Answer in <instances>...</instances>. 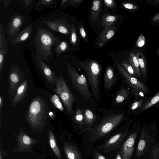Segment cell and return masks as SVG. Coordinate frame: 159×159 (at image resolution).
<instances>
[{
	"instance_id": "6da1fadb",
	"label": "cell",
	"mask_w": 159,
	"mask_h": 159,
	"mask_svg": "<svg viewBox=\"0 0 159 159\" xmlns=\"http://www.w3.org/2000/svg\"><path fill=\"white\" fill-rule=\"evenodd\" d=\"M60 42L59 39L49 30L39 27L34 40L35 58L48 63V59L52 58V47Z\"/></svg>"
},
{
	"instance_id": "7a4b0ae2",
	"label": "cell",
	"mask_w": 159,
	"mask_h": 159,
	"mask_svg": "<svg viewBox=\"0 0 159 159\" xmlns=\"http://www.w3.org/2000/svg\"><path fill=\"white\" fill-rule=\"evenodd\" d=\"M47 106L42 98L36 97L32 101L27 115V120L33 131L40 132L44 128L48 119Z\"/></svg>"
},
{
	"instance_id": "3957f363",
	"label": "cell",
	"mask_w": 159,
	"mask_h": 159,
	"mask_svg": "<svg viewBox=\"0 0 159 159\" xmlns=\"http://www.w3.org/2000/svg\"><path fill=\"white\" fill-rule=\"evenodd\" d=\"M124 112L110 114L105 117L98 125L93 128L84 129L83 132H86L89 141L98 140L108 134L121 122L125 117Z\"/></svg>"
},
{
	"instance_id": "277c9868",
	"label": "cell",
	"mask_w": 159,
	"mask_h": 159,
	"mask_svg": "<svg viewBox=\"0 0 159 159\" xmlns=\"http://www.w3.org/2000/svg\"><path fill=\"white\" fill-rule=\"evenodd\" d=\"M141 134L136 149V156L140 157L147 152L155 140L157 131V126L154 122L148 125L143 124Z\"/></svg>"
},
{
	"instance_id": "5b68a950",
	"label": "cell",
	"mask_w": 159,
	"mask_h": 159,
	"mask_svg": "<svg viewBox=\"0 0 159 159\" xmlns=\"http://www.w3.org/2000/svg\"><path fill=\"white\" fill-rule=\"evenodd\" d=\"M87 75L91 86L93 93L95 98L99 94V78L101 72V67L94 60H87L79 63Z\"/></svg>"
},
{
	"instance_id": "8992f818",
	"label": "cell",
	"mask_w": 159,
	"mask_h": 159,
	"mask_svg": "<svg viewBox=\"0 0 159 159\" xmlns=\"http://www.w3.org/2000/svg\"><path fill=\"white\" fill-rule=\"evenodd\" d=\"M55 91L60 98L68 113H73L72 106L75 98L62 75L57 77Z\"/></svg>"
},
{
	"instance_id": "52a82bcc",
	"label": "cell",
	"mask_w": 159,
	"mask_h": 159,
	"mask_svg": "<svg viewBox=\"0 0 159 159\" xmlns=\"http://www.w3.org/2000/svg\"><path fill=\"white\" fill-rule=\"evenodd\" d=\"M116 63L122 77L126 83L134 89V96L151 93V91L146 83L129 74L117 61H116Z\"/></svg>"
},
{
	"instance_id": "ba28073f",
	"label": "cell",
	"mask_w": 159,
	"mask_h": 159,
	"mask_svg": "<svg viewBox=\"0 0 159 159\" xmlns=\"http://www.w3.org/2000/svg\"><path fill=\"white\" fill-rule=\"evenodd\" d=\"M69 77L74 89L85 99H88L91 94L86 77L79 74L70 66L67 65Z\"/></svg>"
},
{
	"instance_id": "9c48e42d",
	"label": "cell",
	"mask_w": 159,
	"mask_h": 159,
	"mask_svg": "<svg viewBox=\"0 0 159 159\" xmlns=\"http://www.w3.org/2000/svg\"><path fill=\"white\" fill-rule=\"evenodd\" d=\"M16 148L13 152L17 153L32 152V146L35 144L37 141L27 135L23 129H20L16 138Z\"/></svg>"
},
{
	"instance_id": "30bf717a",
	"label": "cell",
	"mask_w": 159,
	"mask_h": 159,
	"mask_svg": "<svg viewBox=\"0 0 159 159\" xmlns=\"http://www.w3.org/2000/svg\"><path fill=\"white\" fill-rule=\"evenodd\" d=\"M128 131V129H127L123 132L114 135L104 143L98 147L97 149L102 150L103 152H109L120 149Z\"/></svg>"
},
{
	"instance_id": "8fae6325",
	"label": "cell",
	"mask_w": 159,
	"mask_h": 159,
	"mask_svg": "<svg viewBox=\"0 0 159 159\" xmlns=\"http://www.w3.org/2000/svg\"><path fill=\"white\" fill-rule=\"evenodd\" d=\"M139 130L132 133L125 141L120 148V153L122 159H131L134 150L135 139Z\"/></svg>"
},
{
	"instance_id": "7c38bea8",
	"label": "cell",
	"mask_w": 159,
	"mask_h": 159,
	"mask_svg": "<svg viewBox=\"0 0 159 159\" xmlns=\"http://www.w3.org/2000/svg\"><path fill=\"white\" fill-rule=\"evenodd\" d=\"M24 19L23 16L15 14L11 16L7 23L6 31L8 35L7 41L12 39L17 35L22 26Z\"/></svg>"
},
{
	"instance_id": "4fadbf2b",
	"label": "cell",
	"mask_w": 159,
	"mask_h": 159,
	"mask_svg": "<svg viewBox=\"0 0 159 159\" xmlns=\"http://www.w3.org/2000/svg\"><path fill=\"white\" fill-rule=\"evenodd\" d=\"M43 22L51 30L65 34L70 33L71 26L67 24L64 19L45 20Z\"/></svg>"
},
{
	"instance_id": "5bb4252c",
	"label": "cell",
	"mask_w": 159,
	"mask_h": 159,
	"mask_svg": "<svg viewBox=\"0 0 159 159\" xmlns=\"http://www.w3.org/2000/svg\"><path fill=\"white\" fill-rule=\"evenodd\" d=\"M3 24L0 23V75H1L4 64V60L8 51Z\"/></svg>"
},
{
	"instance_id": "9a60e30c",
	"label": "cell",
	"mask_w": 159,
	"mask_h": 159,
	"mask_svg": "<svg viewBox=\"0 0 159 159\" xmlns=\"http://www.w3.org/2000/svg\"><path fill=\"white\" fill-rule=\"evenodd\" d=\"M20 71L18 69L12 68L9 76V97L13 95L20 83Z\"/></svg>"
},
{
	"instance_id": "2e32d148",
	"label": "cell",
	"mask_w": 159,
	"mask_h": 159,
	"mask_svg": "<svg viewBox=\"0 0 159 159\" xmlns=\"http://www.w3.org/2000/svg\"><path fill=\"white\" fill-rule=\"evenodd\" d=\"M36 59L41 71L47 81L51 85L56 83L57 77L50 67L42 60Z\"/></svg>"
},
{
	"instance_id": "e0dca14e",
	"label": "cell",
	"mask_w": 159,
	"mask_h": 159,
	"mask_svg": "<svg viewBox=\"0 0 159 159\" xmlns=\"http://www.w3.org/2000/svg\"><path fill=\"white\" fill-rule=\"evenodd\" d=\"M159 106V90L154 95L148 97L146 101L138 110L135 115H138L148 109Z\"/></svg>"
},
{
	"instance_id": "ac0fdd59",
	"label": "cell",
	"mask_w": 159,
	"mask_h": 159,
	"mask_svg": "<svg viewBox=\"0 0 159 159\" xmlns=\"http://www.w3.org/2000/svg\"><path fill=\"white\" fill-rule=\"evenodd\" d=\"M134 94L133 89L129 85L128 87L122 88L119 91L116 96L115 103V104L120 103L126 101H129L132 96Z\"/></svg>"
},
{
	"instance_id": "d6986e66",
	"label": "cell",
	"mask_w": 159,
	"mask_h": 159,
	"mask_svg": "<svg viewBox=\"0 0 159 159\" xmlns=\"http://www.w3.org/2000/svg\"><path fill=\"white\" fill-rule=\"evenodd\" d=\"M138 61L142 79L146 83L148 81L147 65L146 60L143 53L139 50L134 51Z\"/></svg>"
},
{
	"instance_id": "ffe728a7",
	"label": "cell",
	"mask_w": 159,
	"mask_h": 159,
	"mask_svg": "<svg viewBox=\"0 0 159 159\" xmlns=\"http://www.w3.org/2000/svg\"><path fill=\"white\" fill-rule=\"evenodd\" d=\"M116 31L114 25L106 28L99 34L98 38V45L100 47L104 44L114 35Z\"/></svg>"
},
{
	"instance_id": "44dd1931",
	"label": "cell",
	"mask_w": 159,
	"mask_h": 159,
	"mask_svg": "<svg viewBox=\"0 0 159 159\" xmlns=\"http://www.w3.org/2000/svg\"><path fill=\"white\" fill-rule=\"evenodd\" d=\"M146 95H140L134 96V100L130 106L127 115H135L138 110L148 99Z\"/></svg>"
},
{
	"instance_id": "7402d4cb",
	"label": "cell",
	"mask_w": 159,
	"mask_h": 159,
	"mask_svg": "<svg viewBox=\"0 0 159 159\" xmlns=\"http://www.w3.org/2000/svg\"><path fill=\"white\" fill-rule=\"evenodd\" d=\"M64 148L67 159H82L80 152L75 145L64 142Z\"/></svg>"
},
{
	"instance_id": "603a6c76",
	"label": "cell",
	"mask_w": 159,
	"mask_h": 159,
	"mask_svg": "<svg viewBox=\"0 0 159 159\" xmlns=\"http://www.w3.org/2000/svg\"><path fill=\"white\" fill-rule=\"evenodd\" d=\"M32 25H28L19 32L17 35L11 39L13 45H15L27 39L30 36L32 30Z\"/></svg>"
},
{
	"instance_id": "cb8c5ba5",
	"label": "cell",
	"mask_w": 159,
	"mask_h": 159,
	"mask_svg": "<svg viewBox=\"0 0 159 159\" xmlns=\"http://www.w3.org/2000/svg\"><path fill=\"white\" fill-rule=\"evenodd\" d=\"M28 83L26 80L22 82L18 88L16 94L12 100L11 104L15 106L18 104L25 97L27 91Z\"/></svg>"
},
{
	"instance_id": "d4e9b609",
	"label": "cell",
	"mask_w": 159,
	"mask_h": 159,
	"mask_svg": "<svg viewBox=\"0 0 159 159\" xmlns=\"http://www.w3.org/2000/svg\"><path fill=\"white\" fill-rule=\"evenodd\" d=\"M115 76L113 69L110 66L106 70L104 79V86L106 90L111 89L114 84Z\"/></svg>"
},
{
	"instance_id": "484cf974",
	"label": "cell",
	"mask_w": 159,
	"mask_h": 159,
	"mask_svg": "<svg viewBox=\"0 0 159 159\" xmlns=\"http://www.w3.org/2000/svg\"><path fill=\"white\" fill-rule=\"evenodd\" d=\"M48 140L50 146L56 157L59 159H61V155L59 148L57 143L55 137L51 129L48 133Z\"/></svg>"
},
{
	"instance_id": "4316f807",
	"label": "cell",
	"mask_w": 159,
	"mask_h": 159,
	"mask_svg": "<svg viewBox=\"0 0 159 159\" xmlns=\"http://www.w3.org/2000/svg\"><path fill=\"white\" fill-rule=\"evenodd\" d=\"M129 62V64L134 69L139 79L144 82L141 73L138 59L135 54L132 52L130 53Z\"/></svg>"
},
{
	"instance_id": "83f0119b",
	"label": "cell",
	"mask_w": 159,
	"mask_h": 159,
	"mask_svg": "<svg viewBox=\"0 0 159 159\" xmlns=\"http://www.w3.org/2000/svg\"><path fill=\"white\" fill-rule=\"evenodd\" d=\"M101 1L95 0L93 2L91 11V17L93 23L98 19L100 13Z\"/></svg>"
},
{
	"instance_id": "f1b7e54d",
	"label": "cell",
	"mask_w": 159,
	"mask_h": 159,
	"mask_svg": "<svg viewBox=\"0 0 159 159\" xmlns=\"http://www.w3.org/2000/svg\"><path fill=\"white\" fill-rule=\"evenodd\" d=\"M83 115L85 126L86 128L90 127L95 120V115L93 111L89 109H85Z\"/></svg>"
},
{
	"instance_id": "f546056e",
	"label": "cell",
	"mask_w": 159,
	"mask_h": 159,
	"mask_svg": "<svg viewBox=\"0 0 159 159\" xmlns=\"http://www.w3.org/2000/svg\"><path fill=\"white\" fill-rule=\"evenodd\" d=\"M117 17L109 14H105L103 16L101 21L102 26L106 28L111 25L116 20Z\"/></svg>"
},
{
	"instance_id": "4dcf8cb0",
	"label": "cell",
	"mask_w": 159,
	"mask_h": 159,
	"mask_svg": "<svg viewBox=\"0 0 159 159\" xmlns=\"http://www.w3.org/2000/svg\"><path fill=\"white\" fill-rule=\"evenodd\" d=\"M57 0H39L35 3V5L38 8L52 7L57 3Z\"/></svg>"
},
{
	"instance_id": "1f68e13d",
	"label": "cell",
	"mask_w": 159,
	"mask_h": 159,
	"mask_svg": "<svg viewBox=\"0 0 159 159\" xmlns=\"http://www.w3.org/2000/svg\"><path fill=\"white\" fill-rule=\"evenodd\" d=\"M73 119L82 129L84 123V116L82 111L80 108H78L75 112Z\"/></svg>"
},
{
	"instance_id": "d6a6232c",
	"label": "cell",
	"mask_w": 159,
	"mask_h": 159,
	"mask_svg": "<svg viewBox=\"0 0 159 159\" xmlns=\"http://www.w3.org/2000/svg\"><path fill=\"white\" fill-rule=\"evenodd\" d=\"M50 100L57 109L62 111H64V107L60 100L59 97L56 94L51 95L50 97Z\"/></svg>"
},
{
	"instance_id": "836d02e7",
	"label": "cell",
	"mask_w": 159,
	"mask_h": 159,
	"mask_svg": "<svg viewBox=\"0 0 159 159\" xmlns=\"http://www.w3.org/2000/svg\"><path fill=\"white\" fill-rule=\"evenodd\" d=\"M68 48L67 43L65 41L60 42L56 45L55 48L56 53L58 56H59L61 53L67 50Z\"/></svg>"
},
{
	"instance_id": "e575fe53",
	"label": "cell",
	"mask_w": 159,
	"mask_h": 159,
	"mask_svg": "<svg viewBox=\"0 0 159 159\" xmlns=\"http://www.w3.org/2000/svg\"><path fill=\"white\" fill-rule=\"evenodd\" d=\"M121 66L129 74L139 79L134 69L129 64L125 61H123L121 63Z\"/></svg>"
},
{
	"instance_id": "d590c367",
	"label": "cell",
	"mask_w": 159,
	"mask_h": 159,
	"mask_svg": "<svg viewBox=\"0 0 159 159\" xmlns=\"http://www.w3.org/2000/svg\"><path fill=\"white\" fill-rule=\"evenodd\" d=\"M77 40L76 29L74 25H71L70 41L71 44L75 45Z\"/></svg>"
},
{
	"instance_id": "8d00e7d4",
	"label": "cell",
	"mask_w": 159,
	"mask_h": 159,
	"mask_svg": "<svg viewBox=\"0 0 159 159\" xmlns=\"http://www.w3.org/2000/svg\"><path fill=\"white\" fill-rule=\"evenodd\" d=\"M150 157L151 159H159V143L152 146Z\"/></svg>"
},
{
	"instance_id": "74e56055",
	"label": "cell",
	"mask_w": 159,
	"mask_h": 159,
	"mask_svg": "<svg viewBox=\"0 0 159 159\" xmlns=\"http://www.w3.org/2000/svg\"><path fill=\"white\" fill-rule=\"evenodd\" d=\"M145 39L143 35L141 34L139 37L136 43V45L138 47H141L145 43Z\"/></svg>"
},
{
	"instance_id": "f35d334b",
	"label": "cell",
	"mask_w": 159,
	"mask_h": 159,
	"mask_svg": "<svg viewBox=\"0 0 159 159\" xmlns=\"http://www.w3.org/2000/svg\"><path fill=\"white\" fill-rule=\"evenodd\" d=\"M22 1L26 7L28 8L30 10L32 7H33L35 1L34 0H22Z\"/></svg>"
},
{
	"instance_id": "ab89813d",
	"label": "cell",
	"mask_w": 159,
	"mask_h": 159,
	"mask_svg": "<svg viewBox=\"0 0 159 159\" xmlns=\"http://www.w3.org/2000/svg\"><path fill=\"white\" fill-rule=\"evenodd\" d=\"M83 0H69L67 5L71 6H76L80 3Z\"/></svg>"
},
{
	"instance_id": "60d3db41",
	"label": "cell",
	"mask_w": 159,
	"mask_h": 159,
	"mask_svg": "<svg viewBox=\"0 0 159 159\" xmlns=\"http://www.w3.org/2000/svg\"><path fill=\"white\" fill-rule=\"evenodd\" d=\"M123 6L125 8L130 10H134L138 8L136 6L130 3H123Z\"/></svg>"
},
{
	"instance_id": "b9f144b4",
	"label": "cell",
	"mask_w": 159,
	"mask_h": 159,
	"mask_svg": "<svg viewBox=\"0 0 159 159\" xmlns=\"http://www.w3.org/2000/svg\"><path fill=\"white\" fill-rule=\"evenodd\" d=\"M80 28V32L81 37L84 39L86 37V33L84 30V28L83 26L80 24H79Z\"/></svg>"
},
{
	"instance_id": "7bdbcfd3",
	"label": "cell",
	"mask_w": 159,
	"mask_h": 159,
	"mask_svg": "<svg viewBox=\"0 0 159 159\" xmlns=\"http://www.w3.org/2000/svg\"><path fill=\"white\" fill-rule=\"evenodd\" d=\"M106 5L110 7H114L115 5V2L114 1L112 0H104V1Z\"/></svg>"
},
{
	"instance_id": "ee69618b",
	"label": "cell",
	"mask_w": 159,
	"mask_h": 159,
	"mask_svg": "<svg viewBox=\"0 0 159 159\" xmlns=\"http://www.w3.org/2000/svg\"><path fill=\"white\" fill-rule=\"evenodd\" d=\"M93 157L94 159H106L104 156L97 151H95Z\"/></svg>"
},
{
	"instance_id": "f6af8a7d",
	"label": "cell",
	"mask_w": 159,
	"mask_h": 159,
	"mask_svg": "<svg viewBox=\"0 0 159 159\" xmlns=\"http://www.w3.org/2000/svg\"><path fill=\"white\" fill-rule=\"evenodd\" d=\"M68 1V0H61L59 5V9H60L61 8H62L63 7Z\"/></svg>"
},
{
	"instance_id": "bcb514c9",
	"label": "cell",
	"mask_w": 159,
	"mask_h": 159,
	"mask_svg": "<svg viewBox=\"0 0 159 159\" xmlns=\"http://www.w3.org/2000/svg\"><path fill=\"white\" fill-rule=\"evenodd\" d=\"M152 21L154 22H159V13L154 16L152 19Z\"/></svg>"
},
{
	"instance_id": "7dc6e473",
	"label": "cell",
	"mask_w": 159,
	"mask_h": 159,
	"mask_svg": "<svg viewBox=\"0 0 159 159\" xmlns=\"http://www.w3.org/2000/svg\"><path fill=\"white\" fill-rule=\"evenodd\" d=\"M3 99L1 96H0V118L1 117V110L2 108V107L3 105Z\"/></svg>"
},
{
	"instance_id": "c3c4849f",
	"label": "cell",
	"mask_w": 159,
	"mask_h": 159,
	"mask_svg": "<svg viewBox=\"0 0 159 159\" xmlns=\"http://www.w3.org/2000/svg\"><path fill=\"white\" fill-rule=\"evenodd\" d=\"M2 1L3 3L4 6H7V5L10 3V0H2Z\"/></svg>"
},
{
	"instance_id": "681fc988",
	"label": "cell",
	"mask_w": 159,
	"mask_h": 159,
	"mask_svg": "<svg viewBox=\"0 0 159 159\" xmlns=\"http://www.w3.org/2000/svg\"><path fill=\"white\" fill-rule=\"evenodd\" d=\"M49 114L50 117L51 118L53 119L54 118L55 115L52 112H50Z\"/></svg>"
},
{
	"instance_id": "f907efd6",
	"label": "cell",
	"mask_w": 159,
	"mask_h": 159,
	"mask_svg": "<svg viewBox=\"0 0 159 159\" xmlns=\"http://www.w3.org/2000/svg\"><path fill=\"white\" fill-rule=\"evenodd\" d=\"M116 159H122L120 155L118 153L116 156Z\"/></svg>"
},
{
	"instance_id": "816d5d0a",
	"label": "cell",
	"mask_w": 159,
	"mask_h": 159,
	"mask_svg": "<svg viewBox=\"0 0 159 159\" xmlns=\"http://www.w3.org/2000/svg\"><path fill=\"white\" fill-rule=\"evenodd\" d=\"M0 159H2V157L1 151L0 152Z\"/></svg>"
},
{
	"instance_id": "f5cc1de1",
	"label": "cell",
	"mask_w": 159,
	"mask_h": 159,
	"mask_svg": "<svg viewBox=\"0 0 159 159\" xmlns=\"http://www.w3.org/2000/svg\"><path fill=\"white\" fill-rule=\"evenodd\" d=\"M158 53L159 54V49H158Z\"/></svg>"
}]
</instances>
